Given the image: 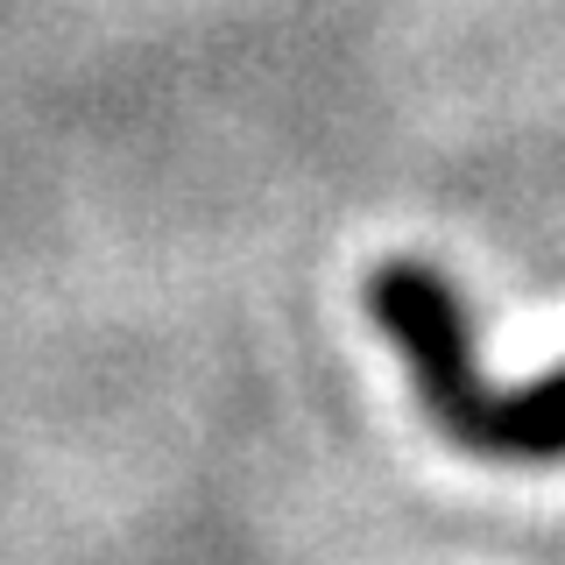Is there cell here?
Listing matches in <instances>:
<instances>
[{
    "label": "cell",
    "mask_w": 565,
    "mask_h": 565,
    "mask_svg": "<svg viewBox=\"0 0 565 565\" xmlns=\"http://www.w3.org/2000/svg\"><path fill=\"white\" fill-rule=\"evenodd\" d=\"M367 318L396 347V361L411 367V388H417L424 417H431V431L459 446L467 424L488 403L481 340H473V311L459 297V282L417 255L375 262V276H367Z\"/></svg>",
    "instance_id": "obj_1"
},
{
    "label": "cell",
    "mask_w": 565,
    "mask_h": 565,
    "mask_svg": "<svg viewBox=\"0 0 565 565\" xmlns=\"http://www.w3.org/2000/svg\"><path fill=\"white\" fill-rule=\"evenodd\" d=\"M459 452L494 459V467H565V367L523 388H488Z\"/></svg>",
    "instance_id": "obj_2"
}]
</instances>
